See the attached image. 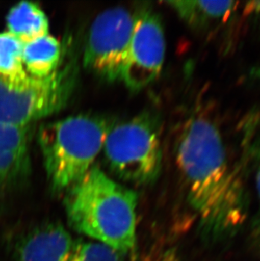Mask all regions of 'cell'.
<instances>
[{
    "instance_id": "obj_1",
    "label": "cell",
    "mask_w": 260,
    "mask_h": 261,
    "mask_svg": "<svg viewBox=\"0 0 260 261\" xmlns=\"http://www.w3.org/2000/svg\"><path fill=\"white\" fill-rule=\"evenodd\" d=\"M175 155L204 231L221 236L239 227L246 214L243 182L229 164L216 123L203 114L190 117L177 137Z\"/></svg>"
},
{
    "instance_id": "obj_2",
    "label": "cell",
    "mask_w": 260,
    "mask_h": 261,
    "mask_svg": "<svg viewBox=\"0 0 260 261\" xmlns=\"http://www.w3.org/2000/svg\"><path fill=\"white\" fill-rule=\"evenodd\" d=\"M65 211L69 224L80 233L121 254L136 247L138 195L97 166L69 189Z\"/></svg>"
},
{
    "instance_id": "obj_3",
    "label": "cell",
    "mask_w": 260,
    "mask_h": 261,
    "mask_svg": "<svg viewBox=\"0 0 260 261\" xmlns=\"http://www.w3.org/2000/svg\"><path fill=\"white\" fill-rule=\"evenodd\" d=\"M113 123L103 117L81 114L41 126L38 143L55 192L69 190L88 173Z\"/></svg>"
},
{
    "instance_id": "obj_4",
    "label": "cell",
    "mask_w": 260,
    "mask_h": 261,
    "mask_svg": "<svg viewBox=\"0 0 260 261\" xmlns=\"http://www.w3.org/2000/svg\"><path fill=\"white\" fill-rule=\"evenodd\" d=\"M102 150L111 170L121 178L137 185L154 182L162 163L159 120L155 115L143 113L113 123Z\"/></svg>"
},
{
    "instance_id": "obj_5",
    "label": "cell",
    "mask_w": 260,
    "mask_h": 261,
    "mask_svg": "<svg viewBox=\"0 0 260 261\" xmlns=\"http://www.w3.org/2000/svg\"><path fill=\"white\" fill-rule=\"evenodd\" d=\"M76 67L68 64L45 78L30 75L22 83L0 77V123L28 126L61 110L71 96Z\"/></svg>"
},
{
    "instance_id": "obj_6",
    "label": "cell",
    "mask_w": 260,
    "mask_h": 261,
    "mask_svg": "<svg viewBox=\"0 0 260 261\" xmlns=\"http://www.w3.org/2000/svg\"><path fill=\"white\" fill-rule=\"evenodd\" d=\"M135 21V14L124 7L110 8L100 13L89 31L85 66L106 82H121Z\"/></svg>"
},
{
    "instance_id": "obj_7",
    "label": "cell",
    "mask_w": 260,
    "mask_h": 261,
    "mask_svg": "<svg viewBox=\"0 0 260 261\" xmlns=\"http://www.w3.org/2000/svg\"><path fill=\"white\" fill-rule=\"evenodd\" d=\"M166 40L158 15L150 10L135 13L128 59L122 82L133 91L147 87L162 72Z\"/></svg>"
},
{
    "instance_id": "obj_8",
    "label": "cell",
    "mask_w": 260,
    "mask_h": 261,
    "mask_svg": "<svg viewBox=\"0 0 260 261\" xmlns=\"http://www.w3.org/2000/svg\"><path fill=\"white\" fill-rule=\"evenodd\" d=\"M75 244L63 225L48 222L18 234L10 244L16 261H70Z\"/></svg>"
},
{
    "instance_id": "obj_9",
    "label": "cell",
    "mask_w": 260,
    "mask_h": 261,
    "mask_svg": "<svg viewBox=\"0 0 260 261\" xmlns=\"http://www.w3.org/2000/svg\"><path fill=\"white\" fill-rule=\"evenodd\" d=\"M29 136L28 126L0 123V195L28 176Z\"/></svg>"
},
{
    "instance_id": "obj_10",
    "label": "cell",
    "mask_w": 260,
    "mask_h": 261,
    "mask_svg": "<svg viewBox=\"0 0 260 261\" xmlns=\"http://www.w3.org/2000/svg\"><path fill=\"white\" fill-rule=\"evenodd\" d=\"M167 4L188 25L198 30H208L225 22L235 12V1H170Z\"/></svg>"
},
{
    "instance_id": "obj_11",
    "label": "cell",
    "mask_w": 260,
    "mask_h": 261,
    "mask_svg": "<svg viewBox=\"0 0 260 261\" xmlns=\"http://www.w3.org/2000/svg\"><path fill=\"white\" fill-rule=\"evenodd\" d=\"M62 48L59 40L47 34L23 44V63L27 74L45 78L59 68Z\"/></svg>"
},
{
    "instance_id": "obj_12",
    "label": "cell",
    "mask_w": 260,
    "mask_h": 261,
    "mask_svg": "<svg viewBox=\"0 0 260 261\" xmlns=\"http://www.w3.org/2000/svg\"><path fill=\"white\" fill-rule=\"evenodd\" d=\"M8 32L23 43L49 34V22L36 3L21 1L14 5L6 17Z\"/></svg>"
},
{
    "instance_id": "obj_13",
    "label": "cell",
    "mask_w": 260,
    "mask_h": 261,
    "mask_svg": "<svg viewBox=\"0 0 260 261\" xmlns=\"http://www.w3.org/2000/svg\"><path fill=\"white\" fill-rule=\"evenodd\" d=\"M23 43L10 32H0V77L12 83L29 78L23 63Z\"/></svg>"
},
{
    "instance_id": "obj_14",
    "label": "cell",
    "mask_w": 260,
    "mask_h": 261,
    "mask_svg": "<svg viewBox=\"0 0 260 261\" xmlns=\"http://www.w3.org/2000/svg\"><path fill=\"white\" fill-rule=\"evenodd\" d=\"M70 261H122L121 254L96 241L76 242Z\"/></svg>"
},
{
    "instance_id": "obj_15",
    "label": "cell",
    "mask_w": 260,
    "mask_h": 261,
    "mask_svg": "<svg viewBox=\"0 0 260 261\" xmlns=\"http://www.w3.org/2000/svg\"><path fill=\"white\" fill-rule=\"evenodd\" d=\"M244 14L260 28V1L246 3Z\"/></svg>"
},
{
    "instance_id": "obj_16",
    "label": "cell",
    "mask_w": 260,
    "mask_h": 261,
    "mask_svg": "<svg viewBox=\"0 0 260 261\" xmlns=\"http://www.w3.org/2000/svg\"><path fill=\"white\" fill-rule=\"evenodd\" d=\"M256 186H257V191H258V200L260 204V154L258 156V168H257V173H256Z\"/></svg>"
},
{
    "instance_id": "obj_17",
    "label": "cell",
    "mask_w": 260,
    "mask_h": 261,
    "mask_svg": "<svg viewBox=\"0 0 260 261\" xmlns=\"http://www.w3.org/2000/svg\"><path fill=\"white\" fill-rule=\"evenodd\" d=\"M162 261H178L177 259V258L175 256H172V255H168V256L166 257Z\"/></svg>"
},
{
    "instance_id": "obj_18",
    "label": "cell",
    "mask_w": 260,
    "mask_h": 261,
    "mask_svg": "<svg viewBox=\"0 0 260 261\" xmlns=\"http://www.w3.org/2000/svg\"><path fill=\"white\" fill-rule=\"evenodd\" d=\"M254 74L260 80V67H258V69H256Z\"/></svg>"
}]
</instances>
